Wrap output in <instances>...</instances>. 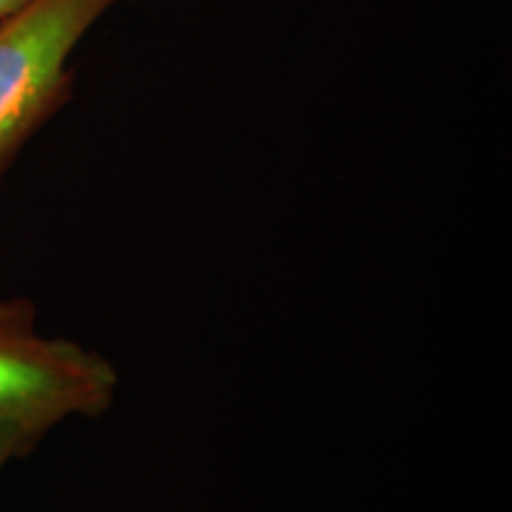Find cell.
<instances>
[{"label": "cell", "instance_id": "1", "mask_svg": "<svg viewBox=\"0 0 512 512\" xmlns=\"http://www.w3.org/2000/svg\"><path fill=\"white\" fill-rule=\"evenodd\" d=\"M117 389V368L105 356L41 335L27 299L0 302V430L34 448L62 422L110 411Z\"/></svg>", "mask_w": 512, "mask_h": 512}, {"label": "cell", "instance_id": "2", "mask_svg": "<svg viewBox=\"0 0 512 512\" xmlns=\"http://www.w3.org/2000/svg\"><path fill=\"white\" fill-rule=\"evenodd\" d=\"M117 0H29L0 19V178L69 100V57Z\"/></svg>", "mask_w": 512, "mask_h": 512}, {"label": "cell", "instance_id": "3", "mask_svg": "<svg viewBox=\"0 0 512 512\" xmlns=\"http://www.w3.org/2000/svg\"><path fill=\"white\" fill-rule=\"evenodd\" d=\"M27 451H31V446L27 444V441L19 439L15 432L0 430V472H3V467L8 465L12 458L24 456Z\"/></svg>", "mask_w": 512, "mask_h": 512}, {"label": "cell", "instance_id": "4", "mask_svg": "<svg viewBox=\"0 0 512 512\" xmlns=\"http://www.w3.org/2000/svg\"><path fill=\"white\" fill-rule=\"evenodd\" d=\"M27 3H29V0H0V19L15 15V12L19 8H24Z\"/></svg>", "mask_w": 512, "mask_h": 512}]
</instances>
